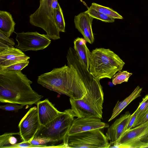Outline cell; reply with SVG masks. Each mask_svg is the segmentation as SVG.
<instances>
[{"label": "cell", "instance_id": "1", "mask_svg": "<svg viewBox=\"0 0 148 148\" xmlns=\"http://www.w3.org/2000/svg\"><path fill=\"white\" fill-rule=\"evenodd\" d=\"M67 65L54 68L38 76L37 83L51 90L75 99H82L86 93L81 70L69 60Z\"/></svg>", "mask_w": 148, "mask_h": 148}, {"label": "cell", "instance_id": "2", "mask_svg": "<svg viewBox=\"0 0 148 148\" xmlns=\"http://www.w3.org/2000/svg\"><path fill=\"white\" fill-rule=\"evenodd\" d=\"M32 82L21 71H0V102L31 106L43 97L31 88Z\"/></svg>", "mask_w": 148, "mask_h": 148}, {"label": "cell", "instance_id": "3", "mask_svg": "<svg viewBox=\"0 0 148 148\" xmlns=\"http://www.w3.org/2000/svg\"><path fill=\"white\" fill-rule=\"evenodd\" d=\"M99 80L86 69L84 81L86 94L82 99H69L71 109L75 117H93L102 119L104 94Z\"/></svg>", "mask_w": 148, "mask_h": 148}, {"label": "cell", "instance_id": "4", "mask_svg": "<svg viewBox=\"0 0 148 148\" xmlns=\"http://www.w3.org/2000/svg\"><path fill=\"white\" fill-rule=\"evenodd\" d=\"M125 62L110 49L96 48L91 52L89 71L95 78L111 79L122 70Z\"/></svg>", "mask_w": 148, "mask_h": 148}, {"label": "cell", "instance_id": "5", "mask_svg": "<svg viewBox=\"0 0 148 148\" xmlns=\"http://www.w3.org/2000/svg\"><path fill=\"white\" fill-rule=\"evenodd\" d=\"M74 117L71 109H66L45 126H41L36 136L51 138L67 148L66 140Z\"/></svg>", "mask_w": 148, "mask_h": 148}, {"label": "cell", "instance_id": "6", "mask_svg": "<svg viewBox=\"0 0 148 148\" xmlns=\"http://www.w3.org/2000/svg\"><path fill=\"white\" fill-rule=\"evenodd\" d=\"M52 0H40L38 9L29 17L33 25L42 28L49 39L56 40L60 38L59 31L55 23L52 8Z\"/></svg>", "mask_w": 148, "mask_h": 148}, {"label": "cell", "instance_id": "7", "mask_svg": "<svg viewBox=\"0 0 148 148\" xmlns=\"http://www.w3.org/2000/svg\"><path fill=\"white\" fill-rule=\"evenodd\" d=\"M101 130L68 135L66 141L67 148H109V140Z\"/></svg>", "mask_w": 148, "mask_h": 148}, {"label": "cell", "instance_id": "8", "mask_svg": "<svg viewBox=\"0 0 148 148\" xmlns=\"http://www.w3.org/2000/svg\"><path fill=\"white\" fill-rule=\"evenodd\" d=\"M16 34L18 44L15 47L22 51L42 50L47 47L51 41L46 34H41L36 32Z\"/></svg>", "mask_w": 148, "mask_h": 148}, {"label": "cell", "instance_id": "9", "mask_svg": "<svg viewBox=\"0 0 148 148\" xmlns=\"http://www.w3.org/2000/svg\"><path fill=\"white\" fill-rule=\"evenodd\" d=\"M37 107L30 108L20 121L18 127L20 136L23 142H29L40 129Z\"/></svg>", "mask_w": 148, "mask_h": 148}, {"label": "cell", "instance_id": "10", "mask_svg": "<svg viewBox=\"0 0 148 148\" xmlns=\"http://www.w3.org/2000/svg\"><path fill=\"white\" fill-rule=\"evenodd\" d=\"M109 127V125L101 121V119L93 117H77L74 119L68 135L96 129Z\"/></svg>", "mask_w": 148, "mask_h": 148}, {"label": "cell", "instance_id": "11", "mask_svg": "<svg viewBox=\"0 0 148 148\" xmlns=\"http://www.w3.org/2000/svg\"><path fill=\"white\" fill-rule=\"evenodd\" d=\"M131 114L129 111L122 115L108 129L106 135L110 145L117 143L125 132Z\"/></svg>", "mask_w": 148, "mask_h": 148}, {"label": "cell", "instance_id": "12", "mask_svg": "<svg viewBox=\"0 0 148 148\" xmlns=\"http://www.w3.org/2000/svg\"><path fill=\"white\" fill-rule=\"evenodd\" d=\"M93 18L85 11L75 16L74 19L75 28L82 35L86 41L90 44L93 43L95 40L92 28Z\"/></svg>", "mask_w": 148, "mask_h": 148}, {"label": "cell", "instance_id": "13", "mask_svg": "<svg viewBox=\"0 0 148 148\" xmlns=\"http://www.w3.org/2000/svg\"><path fill=\"white\" fill-rule=\"evenodd\" d=\"M36 104L39 120L42 126H45L62 112L58 111L47 99L40 101Z\"/></svg>", "mask_w": 148, "mask_h": 148}, {"label": "cell", "instance_id": "14", "mask_svg": "<svg viewBox=\"0 0 148 148\" xmlns=\"http://www.w3.org/2000/svg\"><path fill=\"white\" fill-rule=\"evenodd\" d=\"M137 141L148 143V121L126 130L117 143L112 145Z\"/></svg>", "mask_w": 148, "mask_h": 148}, {"label": "cell", "instance_id": "15", "mask_svg": "<svg viewBox=\"0 0 148 148\" xmlns=\"http://www.w3.org/2000/svg\"><path fill=\"white\" fill-rule=\"evenodd\" d=\"M30 57L22 51L14 47L0 52V68L28 60Z\"/></svg>", "mask_w": 148, "mask_h": 148}, {"label": "cell", "instance_id": "16", "mask_svg": "<svg viewBox=\"0 0 148 148\" xmlns=\"http://www.w3.org/2000/svg\"><path fill=\"white\" fill-rule=\"evenodd\" d=\"M86 40L77 37L74 41V49L84 66L89 70L91 52L86 45Z\"/></svg>", "mask_w": 148, "mask_h": 148}, {"label": "cell", "instance_id": "17", "mask_svg": "<svg viewBox=\"0 0 148 148\" xmlns=\"http://www.w3.org/2000/svg\"><path fill=\"white\" fill-rule=\"evenodd\" d=\"M142 89V88L138 86L131 94L125 99L121 101H118L113 109L111 117L108 121L109 122L114 119L131 102L140 97Z\"/></svg>", "mask_w": 148, "mask_h": 148}, {"label": "cell", "instance_id": "18", "mask_svg": "<svg viewBox=\"0 0 148 148\" xmlns=\"http://www.w3.org/2000/svg\"><path fill=\"white\" fill-rule=\"evenodd\" d=\"M15 23L9 12L0 11V32L9 38L14 32Z\"/></svg>", "mask_w": 148, "mask_h": 148}, {"label": "cell", "instance_id": "19", "mask_svg": "<svg viewBox=\"0 0 148 148\" xmlns=\"http://www.w3.org/2000/svg\"><path fill=\"white\" fill-rule=\"evenodd\" d=\"M19 135V132L17 133H5L0 136V148H11L17 143V138L14 136Z\"/></svg>", "mask_w": 148, "mask_h": 148}, {"label": "cell", "instance_id": "20", "mask_svg": "<svg viewBox=\"0 0 148 148\" xmlns=\"http://www.w3.org/2000/svg\"><path fill=\"white\" fill-rule=\"evenodd\" d=\"M104 14L115 19H123V17L116 12L109 8L104 6L95 3H93L90 7Z\"/></svg>", "mask_w": 148, "mask_h": 148}, {"label": "cell", "instance_id": "21", "mask_svg": "<svg viewBox=\"0 0 148 148\" xmlns=\"http://www.w3.org/2000/svg\"><path fill=\"white\" fill-rule=\"evenodd\" d=\"M53 14L59 32H65V23L62 10L60 6L58 8L53 10Z\"/></svg>", "mask_w": 148, "mask_h": 148}, {"label": "cell", "instance_id": "22", "mask_svg": "<svg viewBox=\"0 0 148 148\" xmlns=\"http://www.w3.org/2000/svg\"><path fill=\"white\" fill-rule=\"evenodd\" d=\"M29 142L32 144L41 146L43 148H61L60 145H47V144L50 143H55L53 140L49 138L36 136Z\"/></svg>", "mask_w": 148, "mask_h": 148}, {"label": "cell", "instance_id": "23", "mask_svg": "<svg viewBox=\"0 0 148 148\" xmlns=\"http://www.w3.org/2000/svg\"><path fill=\"white\" fill-rule=\"evenodd\" d=\"M94 18L108 23H112L114 21L115 18L102 13L90 7L85 11Z\"/></svg>", "mask_w": 148, "mask_h": 148}, {"label": "cell", "instance_id": "24", "mask_svg": "<svg viewBox=\"0 0 148 148\" xmlns=\"http://www.w3.org/2000/svg\"><path fill=\"white\" fill-rule=\"evenodd\" d=\"M148 110V94L146 95L143 99L142 101L136 110L137 112V116L133 128L134 127L139 120L145 113Z\"/></svg>", "mask_w": 148, "mask_h": 148}, {"label": "cell", "instance_id": "25", "mask_svg": "<svg viewBox=\"0 0 148 148\" xmlns=\"http://www.w3.org/2000/svg\"><path fill=\"white\" fill-rule=\"evenodd\" d=\"M132 74V73H130L126 71L121 70L119 71L112 77V83L115 85L123 82H127L129 77Z\"/></svg>", "mask_w": 148, "mask_h": 148}, {"label": "cell", "instance_id": "26", "mask_svg": "<svg viewBox=\"0 0 148 148\" xmlns=\"http://www.w3.org/2000/svg\"><path fill=\"white\" fill-rule=\"evenodd\" d=\"M112 148H148V143L137 141L128 143L124 144H115Z\"/></svg>", "mask_w": 148, "mask_h": 148}, {"label": "cell", "instance_id": "27", "mask_svg": "<svg viewBox=\"0 0 148 148\" xmlns=\"http://www.w3.org/2000/svg\"><path fill=\"white\" fill-rule=\"evenodd\" d=\"M28 60L19 62L9 66L0 68V71H7L10 70L21 71L27 66L29 64Z\"/></svg>", "mask_w": 148, "mask_h": 148}, {"label": "cell", "instance_id": "28", "mask_svg": "<svg viewBox=\"0 0 148 148\" xmlns=\"http://www.w3.org/2000/svg\"><path fill=\"white\" fill-rule=\"evenodd\" d=\"M4 105L0 106V108L2 110L12 112H17L19 110L22 109L24 106L22 105H19L17 104L8 103Z\"/></svg>", "mask_w": 148, "mask_h": 148}, {"label": "cell", "instance_id": "29", "mask_svg": "<svg viewBox=\"0 0 148 148\" xmlns=\"http://www.w3.org/2000/svg\"><path fill=\"white\" fill-rule=\"evenodd\" d=\"M0 42L10 47H13L15 45V42L13 39L7 37L1 32H0Z\"/></svg>", "mask_w": 148, "mask_h": 148}, {"label": "cell", "instance_id": "30", "mask_svg": "<svg viewBox=\"0 0 148 148\" xmlns=\"http://www.w3.org/2000/svg\"><path fill=\"white\" fill-rule=\"evenodd\" d=\"M43 148L42 146L31 144L29 142H23L17 143L13 145L11 148Z\"/></svg>", "mask_w": 148, "mask_h": 148}, {"label": "cell", "instance_id": "31", "mask_svg": "<svg viewBox=\"0 0 148 148\" xmlns=\"http://www.w3.org/2000/svg\"><path fill=\"white\" fill-rule=\"evenodd\" d=\"M137 114V111L136 110L131 115L127 127V130H129L133 128V126L136 118Z\"/></svg>", "mask_w": 148, "mask_h": 148}, {"label": "cell", "instance_id": "32", "mask_svg": "<svg viewBox=\"0 0 148 148\" xmlns=\"http://www.w3.org/2000/svg\"><path fill=\"white\" fill-rule=\"evenodd\" d=\"M148 121V110L139 120L134 127L144 123Z\"/></svg>", "mask_w": 148, "mask_h": 148}, {"label": "cell", "instance_id": "33", "mask_svg": "<svg viewBox=\"0 0 148 148\" xmlns=\"http://www.w3.org/2000/svg\"><path fill=\"white\" fill-rule=\"evenodd\" d=\"M60 6L58 0H52V6L53 10L58 8Z\"/></svg>", "mask_w": 148, "mask_h": 148}, {"label": "cell", "instance_id": "34", "mask_svg": "<svg viewBox=\"0 0 148 148\" xmlns=\"http://www.w3.org/2000/svg\"><path fill=\"white\" fill-rule=\"evenodd\" d=\"M8 46L0 42V52L9 47Z\"/></svg>", "mask_w": 148, "mask_h": 148}]
</instances>
